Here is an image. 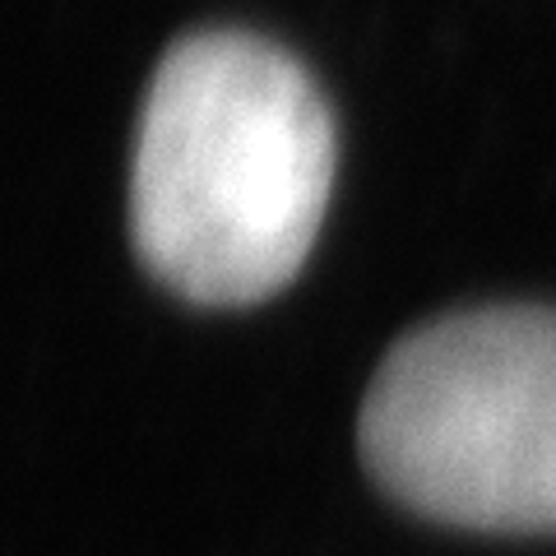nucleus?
<instances>
[{"mask_svg": "<svg viewBox=\"0 0 556 556\" xmlns=\"http://www.w3.org/2000/svg\"><path fill=\"white\" fill-rule=\"evenodd\" d=\"M357 437L399 506L478 533H556V311L486 306L404 334Z\"/></svg>", "mask_w": 556, "mask_h": 556, "instance_id": "obj_2", "label": "nucleus"}, {"mask_svg": "<svg viewBox=\"0 0 556 556\" xmlns=\"http://www.w3.org/2000/svg\"><path fill=\"white\" fill-rule=\"evenodd\" d=\"M334 163L329 102L283 47L228 28L190 33L139 112L135 251L186 302H265L316 247Z\"/></svg>", "mask_w": 556, "mask_h": 556, "instance_id": "obj_1", "label": "nucleus"}]
</instances>
